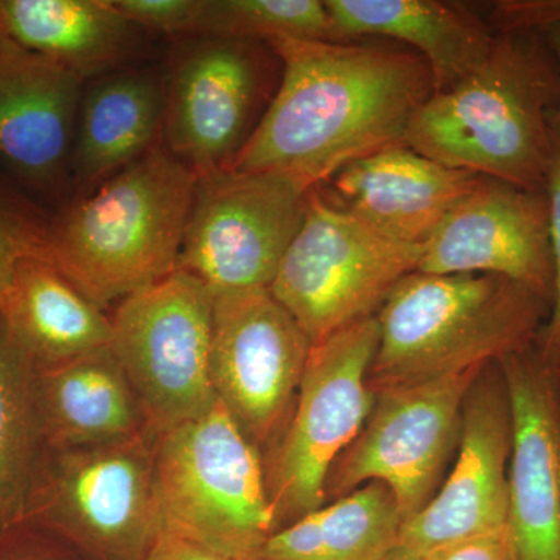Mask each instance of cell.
I'll use <instances>...</instances> for the list:
<instances>
[{
	"instance_id": "cell-1",
	"label": "cell",
	"mask_w": 560,
	"mask_h": 560,
	"mask_svg": "<svg viewBox=\"0 0 560 560\" xmlns=\"http://www.w3.org/2000/svg\"><path fill=\"white\" fill-rule=\"evenodd\" d=\"M270 47L282 79L232 171L323 186L352 162L405 143L408 125L434 91L429 66L410 49L305 39Z\"/></svg>"
},
{
	"instance_id": "cell-2",
	"label": "cell",
	"mask_w": 560,
	"mask_h": 560,
	"mask_svg": "<svg viewBox=\"0 0 560 560\" xmlns=\"http://www.w3.org/2000/svg\"><path fill=\"white\" fill-rule=\"evenodd\" d=\"M559 94L544 33H497L482 65L420 105L405 143L447 167L545 191Z\"/></svg>"
},
{
	"instance_id": "cell-3",
	"label": "cell",
	"mask_w": 560,
	"mask_h": 560,
	"mask_svg": "<svg viewBox=\"0 0 560 560\" xmlns=\"http://www.w3.org/2000/svg\"><path fill=\"white\" fill-rule=\"evenodd\" d=\"M197 173L156 143L50 223L49 260L105 311L178 270Z\"/></svg>"
},
{
	"instance_id": "cell-4",
	"label": "cell",
	"mask_w": 560,
	"mask_h": 560,
	"mask_svg": "<svg viewBox=\"0 0 560 560\" xmlns=\"http://www.w3.org/2000/svg\"><path fill=\"white\" fill-rule=\"evenodd\" d=\"M551 304L492 275L412 271L377 312L372 393L488 366L536 340Z\"/></svg>"
},
{
	"instance_id": "cell-5",
	"label": "cell",
	"mask_w": 560,
	"mask_h": 560,
	"mask_svg": "<svg viewBox=\"0 0 560 560\" xmlns=\"http://www.w3.org/2000/svg\"><path fill=\"white\" fill-rule=\"evenodd\" d=\"M164 530L235 560H256L278 529L264 458L217 401L158 434Z\"/></svg>"
},
{
	"instance_id": "cell-6",
	"label": "cell",
	"mask_w": 560,
	"mask_h": 560,
	"mask_svg": "<svg viewBox=\"0 0 560 560\" xmlns=\"http://www.w3.org/2000/svg\"><path fill=\"white\" fill-rule=\"evenodd\" d=\"M158 431L97 447L47 448L25 521L88 560H147L164 533L154 451Z\"/></svg>"
},
{
	"instance_id": "cell-7",
	"label": "cell",
	"mask_w": 560,
	"mask_h": 560,
	"mask_svg": "<svg viewBox=\"0 0 560 560\" xmlns=\"http://www.w3.org/2000/svg\"><path fill=\"white\" fill-rule=\"evenodd\" d=\"M420 257L422 248L382 237L316 186L268 290L318 345L377 315L394 287L418 270Z\"/></svg>"
},
{
	"instance_id": "cell-8",
	"label": "cell",
	"mask_w": 560,
	"mask_h": 560,
	"mask_svg": "<svg viewBox=\"0 0 560 560\" xmlns=\"http://www.w3.org/2000/svg\"><path fill=\"white\" fill-rule=\"evenodd\" d=\"M378 338L377 318L371 316L312 346L289 423L265 456L278 529L326 503L331 467L374 408L368 375Z\"/></svg>"
},
{
	"instance_id": "cell-9",
	"label": "cell",
	"mask_w": 560,
	"mask_h": 560,
	"mask_svg": "<svg viewBox=\"0 0 560 560\" xmlns=\"http://www.w3.org/2000/svg\"><path fill=\"white\" fill-rule=\"evenodd\" d=\"M213 300L201 280L176 270L109 316V349L158 433L217 404L209 378Z\"/></svg>"
},
{
	"instance_id": "cell-10",
	"label": "cell",
	"mask_w": 560,
	"mask_h": 560,
	"mask_svg": "<svg viewBox=\"0 0 560 560\" xmlns=\"http://www.w3.org/2000/svg\"><path fill=\"white\" fill-rule=\"evenodd\" d=\"M485 368L375 394L363 430L331 467L326 503L382 482L401 521H411L445 480L458 448L464 400Z\"/></svg>"
},
{
	"instance_id": "cell-11",
	"label": "cell",
	"mask_w": 560,
	"mask_h": 560,
	"mask_svg": "<svg viewBox=\"0 0 560 560\" xmlns=\"http://www.w3.org/2000/svg\"><path fill=\"white\" fill-rule=\"evenodd\" d=\"M308 191L279 173L224 168L198 176L178 270L213 294L270 289L304 219Z\"/></svg>"
},
{
	"instance_id": "cell-12",
	"label": "cell",
	"mask_w": 560,
	"mask_h": 560,
	"mask_svg": "<svg viewBox=\"0 0 560 560\" xmlns=\"http://www.w3.org/2000/svg\"><path fill=\"white\" fill-rule=\"evenodd\" d=\"M311 349L307 335L270 290L215 294L210 385L261 458L289 423Z\"/></svg>"
},
{
	"instance_id": "cell-13",
	"label": "cell",
	"mask_w": 560,
	"mask_h": 560,
	"mask_svg": "<svg viewBox=\"0 0 560 560\" xmlns=\"http://www.w3.org/2000/svg\"><path fill=\"white\" fill-rule=\"evenodd\" d=\"M259 44L201 38L173 65L164 91V145L197 176L230 167L259 124L268 86Z\"/></svg>"
},
{
	"instance_id": "cell-14",
	"label": "cell",
	"mask_w": 560,
	"mask_h": 560,
	"mask_svg": "<svg viewBox=\"0 0 560 560\" xmlns=\"http://www.w3.org/2000/svg\"><path fill=\"white\" fill-rule=\"evenodd\" d=\"M512 452L510 393L499 361L470 386L455 458L430 503L401 526L399 547L418 558L508 529Z\"/></svg>"
},
{
	"instance_id": "cell-15",
	"label": "cell",
	"mask_w": 560,
	"mask_h": 560,
	"mask_svg": "<svg viewBox=\"0 0 560 560\" xmlns=\"http://www.w3.org/2000/svg\"><path fill=\"white\" fill-rule=\"evenodd\" d=\"M539 335L499 360L512 411L508 534L515 560H560V355Z\"/></svg>"
},
{
	"instance_id": "cell-16",
	"label": "cell",
	"mask_w": 560,
	"mask_h": 560,
	"mask_svg": "<svg viewBox=\"0 0 560 560\" xmlns=\"http://www.w3.org/2000/svg\"><path fill=\"white\" fill-rule=\"evenodd\" d=\"M416 271L500 276L552 304L555 260L547 195L482 178L423 245Z\"/></svg>"
},
{
	"instance_id": "cell-17",
	"label": "cell",
	"mask_w": 560,
	"mask_h": 560,
	"mask_svg": "<svg viewBox=\"0 0 560 560\" xmlns=\"http://www.w3.org/2000/svg\"><path fill=\"white\" fill-rule=\"evenodd\" d=\"M83 79L0 35V165L25 186L60 189L70 168Z\"/></svg>"
},
{
	"instance_id": "cell-18",
	"label": "cell",
	"mask_w": 560,
	"mask_h": 560,
	"mask_svg": "<svg viewBox=\"0 0 560 560\" xmlns=\"http://www.w3.org/2000/svg\"><path fill=\"white\" fill-rule=\"evenodd\" d=\"M482 178L486 176L447 167L399 143L331 176L327 197L382 237L423 248Z\"/></svg>"
},
{
	"instance_id": "cell-19",
	"label": "cell",
	"mask_w": 560,
	"mask_h": 560,
	"mask_svg": "<svg viewBox=\"0 0 560 560\" xmlns=\"http://www.w3.org/2000/svg\"><path fill=\"white\" fill-rule=\"evenodd\" d=\"M340 40L388 38L427 62L433 92L448 90L485 62L497 32L466 3L445 0H324Z\"/></svg>"
},
{
	"instance_id": "cell-20",
	"label": "cell",
	"mask_w": 560,
	"mask_h": 560,
	"mask_svg": "<svg viewBox=\"0 0 560 560\" xmlns=\"http://www.w3.org/2000/svg\"><path fill=\"white\" fill-rule=\"evenodd\" d=\"M35 394L47 448L97 447L151 429L109 346L35 370Z\"/></svg>"
},
{
	"instance_id": "cell-21",
	"label": "cell",
	"mask_w": 560,
	"mask_h": 560,
	"mask_svg": "<svg viewBox=\"0 0 560 560\" xmlns=\"http://www.w3.org/2000/svg\"><path fill=\"white\" fill-rule=\"evenodd\" d=\"M0 319L35 370L105 348L110 318L49 259L22 260L0 301Z\"/></svg>"
},
{
	"instance_id": "cell-22",
	"label": "cell",
	"mask_w": 560,
	"mask_h": 560,
	"mask_svg": "<svg viewBox=\"0 0 560 560\" xmlns=\"http://www.w3.org/2000/svg\"><path fill=\"white\" fill-rule=\"evenodd\" d=\"M164 125V92L145 73H117L81 97L70 168L80 190L97 189L149 153Z\"/></svg>"
},
{
	"instance_id": "cell-23",
	"label": "cell",
	"mask_w": 560,
	"mask_h": 560,
	"mask_svg": "<svg viewBox=\"0 0 560 560\" xmlns=\"http://www.w3.org/2000/svg\"><path fill=\"white\" fill-rule=\"evenodd\" d=\"M140 27L109 0H0V35L88 79L124 61Z\"/></svg>"
},
{
	"instance_id": "cell-24",
	"label": "cell",
	"mask_w": 560,
	"mask_h": 560,
	"mask_svg": "<svg viewBox=\"0 0 560 560\" xmlns=\"http://www.w3.org/2000/svg\"><path fill=\"white\" fill-rule=\"evenodd\" d=\"M401 526L393 492L368 482L276 530L256 560H383L399 547Z\"/></svg>"
},
{
	"instance_id": "cell-25",
	"label": "cell",
	"mask_w": 560,
	"mask_h": 560,
	"mask_svg": "<svg viewBox=\"0 0 560 560\" xmlns=\"http://www.w3.org/2000/svg\"><path fill=\"white\" fill-rule=\"evenodd\" d=\"M46 451L36 404L35 366L0 319V534L27 517Z\"/></svg>"
},
{
	"instance_id": "cell-26",
	"label": "cell",
	"mask_w": 560,
	"mask_h": 560,
	"mask_svg": "<svg viewBox=\"0 0 560 560\" xmlns=\"http://www.w3.org/2000/svg\"><path fill=\"white\" fill-rule=\"evenodd\" d=\"M195 35L254 40H340L320 0H202Z\"/></svg>"
},
{
	"instance_id": "cell-27",
	"label": "cell",
	"mask_w": 560,
	"mask_h": 560,
	"mask_svg": "<svg viewBox=\"0 0 560 560\" xmlns=\"http://www.w3.org/2000/svg\"><path fill=\"white\" fill-rule=\"evenodd\" d=\"M50 221L21 195L0 186V301L22 260L49 259Z\"/></svg>"
},
{
	"instance_id": "cell-28",
	"label": "cell",
	"mask_w": 560,
	"mask_h": 560,
	"mask_svg": "<svg viewBox=\"0 0 560 560\" xmlns=\"http://www.w3.org/2000/svg\"><path fill=\"white\" fill-rule=\"evenodd\" d=\"M545 195L550 215V238L552 260H555V294L550 318L540 330V341L545 350L560 355V121L551 117V149L548 161Z\"/></svg>"
},
{
	"instance_id": "cell-29",
	"label": "cell",
	"mask_w": 560,
	"mask_h": 560,
	"mask_svg": "<svg viewBox=\"0 0 560 560\" xmlns=\"http://www.w3.org/2000/svg\"><path fill=\"white\" fill-rule=\"evenodd\" d=\"M120 14L140 28L186 35L195 33L202 0H109Z\"/></svg>"
},
{
	"instance_id": "cell-30",
	"label": "cell",
	"mask_w": 560,
	"mask_h": 560,
	"mask_svg": "<svg viewBox=\"0 0 560 560\" xmlns=\"http://www.w3.org/2000/svg\"><path fill=\"white\" fill-rule=\"evenodd\" d=\"M0 560H88L50 530L21 522L0 534Z\"/></svg>"
},
{
	"instance_id": "cell-31",
	"label": "cell",
	"mask_w": 560,
	"mask_h": 560,
	"mask_svg": "<svg viewBox=\"0 0 560 560\" xmlns=\"http://www.w3.org/2000/svg\"><path fill=\"white\" fill-rule=\"evenodd\" d=\"M489 18L497 33L541 32L560 24V0H503L493 3Z\"/></svg>"
},
{
	"instance_id": "cell-32",
	"label": "cell",
	"mask_w": 560,
	"mask_h": 560,
	"mask_svg": "<svg viewBox=\"0 0 560 560\" xmlns=\"http://www.w3.org/2000/svg\"><path fill=\"white\" fill-rule=\"evenodd\" d=\"M422 560H515L508 529L456 541L431 551Z\"/></svg>"
},
{
	"instance_id": "cell-33",
	"label": "cell",
	"mask_w": 560,
	"mask_h": 560,
	"mask_svg": "<svg viewBox=\"0 0 560 560\" xmlns=\"http://www.w3.org/2000/svg\"><path fill=\"white\" fill-rule=\"evenodd\" d=\"M147 560H235L164 530Z\"/></svg>"
},
{
	"instance_id": "cell-34",
	"label": "cell",
	"mask_w": 560,
	"mask_h": 560,
	"mask_svg": "<svg viewBox=\"0 0 560 560\" xmlns=\"http://www.w3.org/2000/svg\"><path fill=\"white\" fill-rule=\"evenodd\" d=\"M541 33H544L545 39H547L548 46H550L552 55H555L556 65H558L560 88V24L551 25V27L545 28ZM552 119L560 121V94L558 108H556L555 114H552Z\"/></svg>"
},
{
	"instance_id": "cell-35",
	"label": "cell",
	"mask_w": 560,
	"mask_h": 560,
	"mask_svg": "<svg viewBox=\"0 0 560 560\" xmlns=\"http://www.w3.org/2000/svg\"><path fill=\"white\" fill-rule=\"evenodd\" d=\"M383 560H422L418 556L411 555L410 551L404 550V548L397 547L396 550L390 551Z\"/></svg>"
}]
</instances>
